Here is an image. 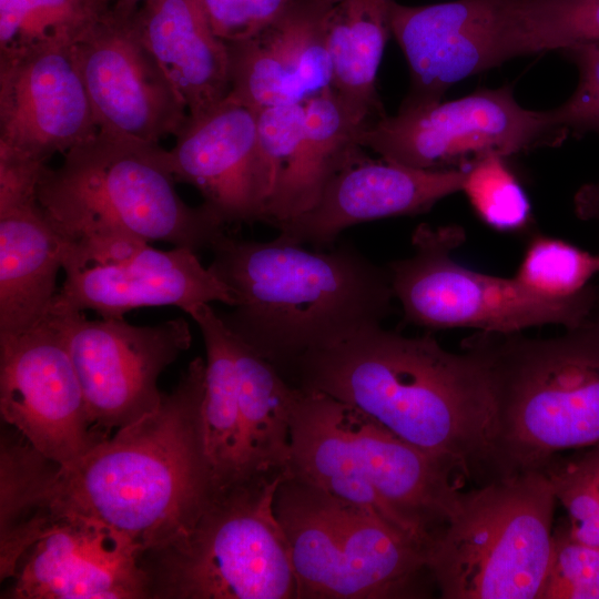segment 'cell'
<instances>
[{
  "mask_svg": "<svg viewBox=\"0 0 599 599\" xmlns=\"http://www.w3.org/2000/svg\"><path fill=\"white\" fill-rule=\"evenodd\" d=\"M257 176L262 222L267 204L278 189L302 142L306 111L304 103H288L257 110Z\"/></svg>",
  "mask_w": 599,
  "mask_h": 599,
  "instance_id": "32",
  "label": "cell"
},
{
  "mask_svg": "<svg viewBox=\"0 0 599 599\" xmlns=\"http://www.w3.org/2000/svg\"><path fill=\"white\" fill-rule=\"evenodd\" d=\"M465 240L460 225L419 224L412 235L415 253L386 265L404 323L429 331L519 333L546 324L575 328L593 317L599 301L593 285L571 298L537 294L515 277L483 274L458 263L453 251Z\"/></svg>",
  "mask_w": 599,
  "mask_h": 599,
  "instance_id": "10",
  "label": "cell"
},
{
  "mask_svg": "<svg viewBox=\"0 0 599 599\" xmlns=\"http://www.w3.org/2000/svg\"><path fill=\"white\" fill-rule=\"evenodd\" d=\"M140 551L81 518L48 521L19 557L1 598L148 599Z\"/></svg>",
  "mask_w": 599,
  "mask_h": 599,
  "instance_id": "16",
  "label": "cell"
},
{
  "mask_svg": "<svg viewBox=\"0 0 599 599\" xmlns=\"http://www.w3.org/2000/svg\"><path fill=\"white\" fill-rule=\"evenodd\" d=\"M285 378L354 406L460 477L491 478L489 380L469 349L451 353L430 334L380 325L304 354Z\"/></svg>",
  "mask_w": 599,
  "mask_h": 599,
  "instance_id": "2",
  "label": "cell"
},
{
  "mask_svg": "<svg viewBox=\"0 0 599 599\" xmlns=\"http://www.w3.org/2000/svg\"><path fill=\"white\" fill-rule=\"evenodd\" d=\"M332 89L372 120L385 115L376 79L390 30L394 0H324Z\"/></svg>",
  "mask_w": 599,
  "mask_h": 599,
  "instance_id": "25",
  "label": "cell"
},
{
  "mask_svg": "<svg viewBox=\"0 0 599 599\" xmlns=\"http://www.w3.org/2000/svg\"><path fill=\"white\" fill-rule=\"evenodd\" d=\"M110 8L109 0H0V51L72 48Z\"/></svg>",
  "mask_w": 599,
  "mask_h": 599,
  "instance_id": "28",
  "label": "cell"
},
{
  "mask_svg": "<svg viewBox=\"0 0 599 599\" xmlns=\"http://www.w3.org/2000/svg\"><path fill=\"white\" fill-rule=\"evenodd\" d=\"M287 470L373 511L424 548L461 491L459 475L441 460L354 406L300 387Z\"/></svg>",
  "mask_w": 599,
  "mask_h": 599,
  "instance_id": "6",
  "label": "cell"
},
{
  "mask_svg": "<svg viewBox=\"0 0 599 599\" xmlns=\"http://www.w3.org/2000/svg\"><path fill=\"white\" fill-rule=\"evenodd\" d=\"M305 131L263 222L275 227L309 211L333 176L363 148L358 138L373 122L347 104L332 88L304 102Z\"/></svg>",
  "mask_w": 599,
  "mask_h": 599,
  "instance_id": "23",
  "label": "cell"
},
{
  "mask_svg": "<svg viewBox=\"0 0 599 599\" xmlns=\"http://www.w3.org/2000/svg\"><path fill=\"white\" fill-rule=\"evenodd\" d=\"M50 314L64 334L91 422L103 438L159 407V376L192 341L182 317L136 326L123 318L91 321L82 312Z\"/></svg>",
  "mask_w": 599,
  "mask_h": 599,
  "instance_id": "12",
  "label": "cell"
},
{
  "mask_svg": "<svg viewBox=\"0 0 599 599\" xmlns=\"http://www.w3.org/2000/svg\"><path fill=\"white\" fill-rule=\"evenodd\" d=\"M63 246L37 194L0 201V336L22 333L49 315Z\"/></svg>",
  "mask_w": 599,
  "mask_h": 599,
  "instance_id": "22",
  "label": "cell"
},
{
  "mask_svg": "<svg viewBox=\"0 0 599 599\" xmlns=\"http://www.w3.org/2000/svg\"><path fill=\"white\" fill-rule=\"evenodd\" d=\"M556 497L541 470L460 491L425 547L444 599H540L551 560Z\"/></svg>",
  "mask_w": 599,
  "mask_h": 599,
  "instance_id": "8",
  "label": "cell"
},
{
  "mask_svg": "<svg viewBox=\"0 0 599 599\" xmlns=\"http://www.w3.org/2000/svg\"><path fill=\"white\" fill-rule=\"evenodd\" d=\"M243 434L245 477L287 470L297 387L230 331Z\"/></svg>",
  "mask_w": 599,
  "mask_h": 599,
  "instance_id": "24",
  "label": "cell"
},
{
  "mask_svg": "<svg viewBox=\"0 0 599 599\" xmlns=\"http://www.w3.org/2000/svg\"><path fill=\"white\" fill-rule=\"evenodd\" d=\"M597 274L599 254L537 234L530 238L515 278L537 294L571 298L587 292Z\"/></svg>",
  "mask_w": 599,
  "mask_h": 599,
  "instance_id": "29",
  "label": "cell"
},
{
  "mask_svg": "<svg viewBox=\"0 0 599 599\" xmlns=\"http://www.w3.org/2000/svg\"><path fill=\"white\" fill-rule=\"evenodd\" d=\"M495 0L427 6L393 1L390 30L409 65L410 91L400 108L437 103L457 82L487 70Z\"/></svg>",
  "mask_w": 599,
  "mask_h": 599,
  "instance_id": "20",
  "label": "cell"
},
{
  "mask_svg": "<svg viewBox=\"0 0 599 599\" xmlns=\"http://www.w3.org/2000/svg\"><path fill=\"white\" fill-rule=\"evenodd\" d=\"M160 144L99 130L45 165L37 199L63 242V270L122 258L151 241L211 248L224 224L177 194Z\"/></svg>",
  "mask_w": 599,
  "mask_h": 599,
  "instance_id": "4",
  "label": "cell"
},
{
  "mask_svg": "<svg viewBox=\"0 0 599 599\" xmlns=\"http://www.w3.org/2000/svg\"><path fill=\"white\" fill-rule=\"evenodd\" d=\"M267 0H201L214 33L225 42L256 33L257 21Z\"/></svg>",
  "mask_w": 599,
  "mask_h": 599,
  "instance_id": "35",
  "label": "cell"
},
{
  "mask_svg": "<svg viewBox=\"0 0 599 599\" xmlns=\"http://www.w3.org/2000/svg\"><path fill=\"white\" fill-rule=\"evenodd\" d=\"M573 204L579 219L599 224V180L583 184L576 192Z\"/></svg>",
  "mask_w": 599,
  "mask_h": 599,
  "instance_id": "36",
  "label": "cell"
},
{
  "mask_svg": "<svg viewBox=\"0 0 599 599\" xmlns=\"http://www.w3.org/2000/svg\"><path fill=\"white\" fill-rule=\"evenodd\" d=\"M505 159L491 155L473 164L461 192L486 225L499 232H520L531 223V204Z\"/></svg>",
  "mask_w": 599,
  "mask_h": 599,
  "instance_id": "31",
  "label": "cell"
},
{
  "mask_svg": "<svg viewBox=\"0 0 599 599\" xmlns=\"http://www.w3.org/2000/svg\"><path fill=\"white\" fill-rule=\"evenodd\" d=\"M144 0H109L112 7L128 12L134 13Z\"/></svg>",
  "mask_w": 599,
  "mask_h": 599,
  "instance_id": "37",
  "label": "cell"
},
{
  "mask_svg": "<svg viewBox=\"0 0 599 599\" xmlns=\"http://www.w3.org/2000/svg\"><path fill=\"white\" fill-rule=\"evenodd\" d=\"M0 412L32 448L61 467L106 439L91 422L53 314L22 333L0 336Z\"/></svg>",
  "mask_w": 599,
  "mask_h": 599,
  "instance_id": "13",
  "label": "cell"
},
{
  "mask_svg": "<svg viewBox=\"0 0 599 599\" xmlns=\"http://www.w3.org/2000/svg\"><path fill=\"white\" fill-rule=\"evenodd\" d=\"M204 389L205 362L196 357L154 412L71 465L32 450L23 470L26 516L97 522L140 555L187 532L217 489L205 448Z\"/></svg>",
  "mask_w": 599,
  "mask_h": 599,
  "instance_id": "1",
  "label": "cell"
},
{
  "mask_svg": "<svg viewBox=\"0 0 599 599\" xmlns=\"http://www.w3.org/2000/svg\"><path fill=\"white\" fill-rule=\"evenodd\" d=\"M461 348L489 380L491 479L599 445V315L549 338L478 332Z\"/></svg>",
  "mask_w": 599,
  "mask_h": 599,
  "instance_id": "5",
  "label": "cell"
},
{
  "mask_svg": "<svg viewBox=\"0 0 599 599\" xmlns=\"http://www.w3.org/2000/svg\"><path fill=\"white\" fill-rule=\"evenodd\" d=\"M134 13L111 6L72 53L99 130L159 144L179 134L189 112L141 41Z\"/></svg>",
  "mask_w": 599,
  "mask_h": 599,
  "instance_id": "14",
  "label": "cell"
},
{
  "mask_svg": "<svg viewBox=\"0 0 599 599\" xmlns=\"http://www.w3.org/2000/svg\"><path fill=\"white\" fill-rule=\"evenodd\" d=\"M98 132L72 48L0 51V160L47 165Z\"/></svg>",
  "mask_w": 599,
  "mask_h": 599,
  "instance_id": "15",
  "label": "cell"
},
{
  "mask_svg": "<svg viewBox=\"0 0 599 599\" xmlns=\"http://www.w3.org/2000/svg\"><path fill=\"white\" fill-rule=\"evenodd\" d=\"M64 272L49 313L92 309L103 318H122L144 306L174 305L189 313L204 303L236 302L232 290L183 246L160 251L146 244L122 258Z\"/></svg>",
  "mask_w": 599,
  "mask_h": 599,
  "instance_id": "17",
  "label": "cell"
},
{
  "mask_svg": "<svg viewBox=\"0 0 599 599\" xmlns=\"http://www.w3.org/2000/svg\"><path fill=\"white\" fill-rule=\"evenodd\" d=\"M568 134L551 110L522 108L510 85L481 89L437 103L399 108L368 123L358 143L382 159L422 170H468L478 161L507 158L542 145H558Z\"/></svg>",
  "mask_w": 599,
  "mask_h": 599,
  "instance_id": "11",
  "label": "cell"
},
{
  "mask_svg": "<svg viewBox=\"0 0 599 599\" xmlns=\"http://www.w3.org/2000/svg\"><path fill=\"white\" fill-rule=\"evenodd\" d=\"M187 314L205 343L203 430L214 480L222 488L246 478L234 354L229 329L210 304H200Z\"/></svg>",
  "mask_w": 599,
  "mask_h": 599,
  "instance_id": "26",
  "label": "cell"
},
{
  "mask_svg": "<svg viewBox=\"0 0 599 599\" xmlns=\"http://www.w3.org/2000/svg\"><path fill=\"white\" fill-rule=\"evenodd\" d=\"M466 171L415 169L361 151L333 176L309 211L276 227L277 238L322 247L355 224L427 212L461 191Z\"/></svg>",
  "mask_w": 599,
  "mask_h": 599,
  "instance_id": "18",
  "label": "cell"
},
{
  "mask_svg": "<svg viewBox=\"0 0 599 599\" xmlns=\"http://www.w3.org/2000/svg\"><path fill=\"white\" fill-rule=\"evenodd\" d=\"M134 26L185 102L189 116L202 115L227 98V43L212 30L201 0H144Z\"/></svg>",
  "mask_w": 599,
  "mask_h": 599,
  "instance_id": "21",
  "label": "cell"
},
{
  "mask_svg": "<svg viewBox=\"0 0 599 599\" xmlns=\"http://www.w3.org/2000/svg\"><path fill=\"white\" fill-rule=\"evenodd\" d=\"M540 470L567 511L569 536L599 548V445L566 459L556 455Z\"/></svg>",
  "mask_w": 599,
  "mask_h": 599,
  "instance_id": "30",
  "label": "cell"
},
{
  "mask_svg": "<svg viewBox=\"0 0 599 599\" xmlns=\"http://www.w3.org/2000/svg\"><path fill=\"white\" fill-rule=\"evenodd\" d=\"M297 599L413 598L425 548L373 511L287 476L274 499Z\"/></svg>",
  "mask_w": 599,
  "mask_h": 599,
  "instance_id": "9",
  "label": "cell"
},
{
  "mask_svg": "<svg viewBox=\"0 0 599 599\" xmlns=\"http://www.w3.org/2000/svg\"><path fill=\"white\" fill-rule=\"evenodd\" d=\"M578 69L571 97L551 110L554 122L567 134H599V43H579L561 51Z\"/></svg>",
  "mask_w": 599,
  "mask_h": 599,
  "instance_id": "34",
  "label": "cell"
},
{
  "mask_svg": "<svg viewBox=\"0 0 599 599\" xmlns=\"http://www.w3.org/2000/svg\"><path fill=\"white\" fill-rule=\"evenodd\" d=\"M257 110L230 97L187 120L164 151L175 181L196 187L225 225L262 222L257 176Z\"/></svg>",
  "mask_w": 599,
  "mask_h": 599,
  "instance_id": "19",
  "label": "cell"
},
{
  "mask_svg": "<svg viewBox=\"0 0 599 599\" xmlns=\"http://www.w3.org/2000/svg\"><path fill=\"white\" fill-rule=\"evenodd\" d=\"M579 43H599V0H495L489 69Z\"/></svg>",
  "mask_w": 599,
  "mask_h": 599,
  "instance_id": "27",
  "label": "cell"
},
{
  "mask_svg": "<svg viewBox=\"0 0 599 599\" xmlns=\"http://www.w3.org/2000/svg\"><path fill=\"white\" fill-rule=\"evenodd\" d=\"M540 599H599V548L573 540L567 526L554 532Z\"/></svg>",
  "mask_w": 599,
  "mask_h": 599,
  "instance_id": "33",
  "label": "cell"
},
{
  "mask_svg": "<svg viewBox=\"0 0 599 599\" xmlns=\"http://www.w3.org/2000/svg\"><path fill=\"white\" fill-rule=\"evenodd\" d=\"M210 250L209 270L236 301L219 316L284 377L304 354L380 326L390 313L387 267L349 244L307 251L277 237L257 242L223 233Z\"/></svg>",
  "mask_w": 599,
  "mask_h": 599,
  "instance_id": "3",
  "label": "cell"
},
{
  "mask_svg": "<svg viewBox=\"0 0 599 599\" xmlns=\"http://www.w3.org/2000/svg\"><path fill=\"white\" fill-rule=\"evenodd\" d=\"M288 470L217 488L184 535L139 556L148 599H297L276 490Z\"/></svg>",
  "mask_w": 599,
  "mask_h": 599,
  "instance_id": "7",
  "label": "cell"
}]
</instances>
